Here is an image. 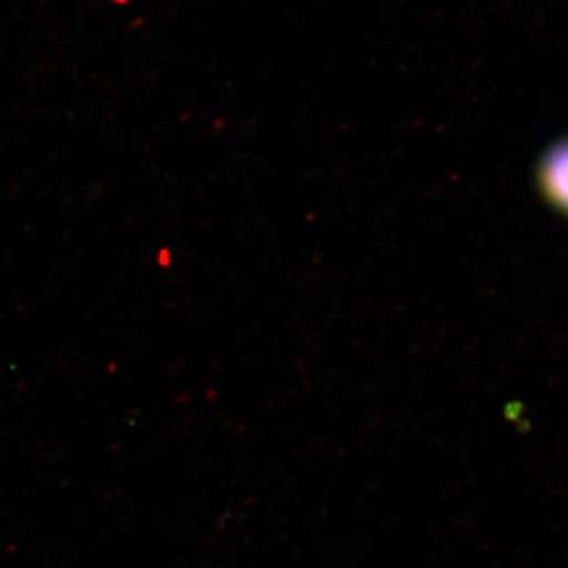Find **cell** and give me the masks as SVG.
<instances>
[{"instance_id": "1", "label": "cell", "mask_w": 568, "mask_h": 568, "mask_svg": "<svg viewBox=\"0 0 568 568\" xmlns=\"http://www.w3.org/2000/svg\"><path fill=\"white\" fill-rule=\"evenodd\" d=\"M534 183L544 203L568 219V138L552 142L538 156Z\"/></svg>"}]
</instances>
